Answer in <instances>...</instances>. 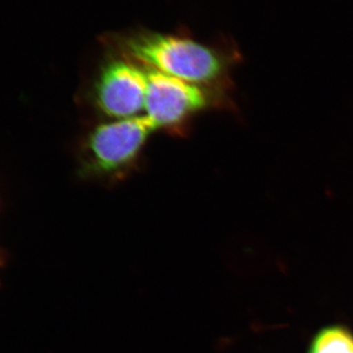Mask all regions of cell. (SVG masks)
I'll use <instances>...</instances> for the list:
<instances>
[{
    "instance_id": "6da1fadb",
    "label": "cell",
    "mask_w": 353,
    "mask_h": 353,
    "mask_svg": "<svg viewBox=\"0 0 353 353\" xmlns=\"http://www.w3.org/2000/svg\"><path fill=\"white\" fill-rule=\"evenodd\" d=\"M101 41L104 48L155 71L206 87L233 90L231 71L241 62L236 50L202 43L183 29L161 32L138 28L103 34Z\"/></svg>"
},
{
    "instance_id": "7a4b0ae2",
    "label": "cell",
    "mask_w": 353,
    "mask_h": 353,
    "mask_svg": "<svg viewBox=\"0 0 353 353\" xmlns=\"http://www.w3.org/2000/svg\"><path fill=\"white\" fill-rule=\"evenodd\" d=\"M157 131L145 115L97 123L79 141V176L108 183L125 180L138 168L146 143Z\"/></svg>"
},
{
    "instance_id": "3957f363",
    "label": "cell",
    "mask_w": 353,
    "mask_h": 353,
    "mask_svg": "<svg viewBox=\"0 0 353 353\" xmlns=\"http://www.w3.org/2000/svg\"><path fill=\"white\" fill-rule=\"evenodd\" d=\"M145 67L143 115L152 121L157 131L182 134L189 121L199 114L208 110L236 111L232 88L197 85Z\"/></svg>"
},
{
    "instance_id": "277c9868",
    "label": "cell",
    "mask_w": 353,
    "mask_h": 353,
    "mask_svg": "<svg viewBox=\"0 0 353 353\" xmlns=\"http://www.w3.org/2000/svg\"><path fill=\"white\" fill-rule=\"evenodd\" d=\"M105 55L88 90V102L103 120L145 113L146 69L132 58L105 48Z\"/></svg>"
},
{
    "instance_id": "5b68a950",
    "label": "cell",
    "mask_w": 353,
    "mask_h": 353,
    "mask_svg": "<svg viewBox=\"0 0 353 353\" xmlns=\"http://www.w3.org/2000/svg\"><path fill=\"white\" fill-rule=\"evenodd\" d=\"M310 353H353V336L341 328L324 330L316 336Z\"/></svg>"
}]
</instances>
